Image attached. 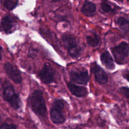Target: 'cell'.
I'll use <instances>...</instances> for the list:
<instances>
[{"label":"cell","instance_id":"obj_23","mask_svg":"<svg viewBox=\"0 0 129 129\" xmlns=\"http://www.w3.org/2000/svg\"><path fill=\"white\" fill-rule=\"evenodd\" d=\"M74 129H81V128H80V127H76Z\"/></svg>","mask_w":129,"mask_h":129},{"label":"cell","instance_id":"obj_15","mask_svg":"<svg viewBox=\"0 0 129 129\" xmlns=\"http://www.w3.org/2000/svg\"><path fill=\"white\" fill-rule=\"evenodd\" d=\"M86 40L88 45L90 46L96 47L100 42V38L97 34L93 33L86 37Z\"/></svg>","mask_w":129,"mask_h":129},{"label":"cell","instance_id":"obj_9","mask_svg":"<svg viewBox=\"0 0 129 129\" xmlns=\"http://www.w3.org/2000/svg\"><path fill=\"white\" fill-rule=\"evenodd\" d=\"M91 71L94 75L95 80L101 84H104L108 81V75L100 67L96 64H93Z\"/></svg>","mask_w":129,"mask_h":129},{"label":"cell","instance_id":"obj_24","mask_svg":"<svg viewBox=\"0 0 129 129\" xmlns=\"http://www.w3.org/2000/svg\"><path fill=\"white\" fill-rule=\"evenodd\" d=\"M54 2H58V1H59V0H53Z\"/></svg>","mask_w":129,"mask_h":129},{"label":"cell","instance_id":"obj_11","mask_svg":"<svg viewBox=\"0 0 129 129\" xmlns=\"http://www.w3.org/2000/svg\"><path fill=\"white\" fill-rule=\"evenodd\" d=\"M100 60L103 65H104L108 70H113L115 68L113 60L108 51H104L100 56Z\"/></svg>","mask_w":129,"mask_h":129},{"label":"cell","instance_id":"obj_13","mask_svg":"<svg viewBox=\"0 0 129 129\" xmlns=\"http://www.w3.org/2000/svg\"><path fill=\"white\" fill-rule=\"evenodd\" d=\"M96 10V6L93 3L86 1L81 8V12L84 15L88 17H91L94 15Z\"/></svg>","mask_w":129,"mask_h":129},{"label":"cell","instance_id":"obj_16","mask_svg":"<svg viewBox=\"0 0 129 129\" xmlns=\"http://www.w3.org/2000/svg\"><path fill=\"white\" fill-rule=\"evenodd\" d=\"M4 7L9 10H12L16 8L18 3V0H1Z\"/></svg>","mask_w":129,"mask_h":129},{"label":"cell","instance_id":"obj_18","mask_svg":"<svg viewBox=\"0 0 129 129\" xmlns=\"http://www.w3.org/2000/svg\"><path fill=\"white\" fill-rule=\"evenodd\" d=\"M0 129H17V126L13 123L5 122L1 125Z\"/></svg>","mask_w":129,"mask_h":129},{"label":"cell","instance_id":"obj_6","mask_svg":"<svg viewBox=\"0 0 129 129\" xmlns=\"http://www.w3.org/2000/svg\"><path fill=\"white\" fill-rule=\"evenodd\" d=\"M55 74L53 70L48 63H45L38 73V77L44 84H50L54 82Z\"/></svg>","mask_w":129,"mask_h":129},{"label":"cell","instance_id":"obj_26","mask_svg":"<svg viewBox=\"0 0 129 129\" xmlns=\"http://www.w3.org/2000/svg\"><path fill=\"white\" fill-rule=\"evenodd\" d=\"M127 1H128V2H129V0H127Z\"/></svg>","mask_w":129,"mask_h":129},{"label":"cell","instance_id":"obj_2","mask_svg":"<svg viewBox=\"0 0 129 129\" xmlns=\"http://www.w3.org/2000/svg\"><path fill=\"white\" fill-rule=\"evenodd\" d=\"M3 96L15 109H19L22 105V101L19 94L16 92L13 86L8 83L3 85Z\"/></svg>","mask_w":129,"mask_h":129},{"label":"cell","instance_id":"obj_21","mask_svg":"<svg viewBox=\"0 0 129 129\" xmlns=\"http://www.w3.org/2000/svg\"><path fill=\"white\" fill-rule=\"evenodd\" d=\"M2 51H3L2 48L1 47H0V60L2 59V56H3V55H2Z\"/></svg>","mask_w":129,"mask_h":129},{"label":"cell","instance_id":"obj_3","mask_svg":"<svg viewBox=\"0 0 129 129\" xmlns=\"http://www.w3.org/2000/svg\"><path fill=\"white\" fill-rule=\"evenodd\" d=\"M64 107V103L61 99H55L50 110L51 120L56 124H60L64 123L66 121L65 116L63 113Z\"/></svg>","mask_w":129,"mask_h":129},{"label":"cell","instance_id":"obj_7","mask_svg":"<svg viewBox=\"0 0 129 129\" xmlns=\"http://www.w3.org/2000/svg\"><path fill=\"white\" fill-rule=\"evenodd\" d=\"M4 69L8 77L15 83L19 84L22 81V76L19 70L12 63L8 62L5 64Z\"/></svg>","mask_w":129,"mask_h":129},{"label":"cell","instance_id":"obj_22","mask_svg":"<svg viewBox=\"0 0 129 129\" xmlns=\"http://www.w3.org/2000/svg\"><path fill=\"white\" fill-rule=\"evenodd\" d=\"M115 1H117V2H122L123 1V0H114Z\"/></svg>","mask_w":129,"mask_h":129},{"label":"cell","instance_id":"obj_1","mask_svg":"<svg viewBox=\"0 0 129 129\" xmlns=\"http://www.w3.org/2000/svg\"><path fill=\"white\" fill-rule=\"evenodd\" d=\"M28 101L31 109L38 116H47V107L42 91L35 90L30 95Z\"/></svg>","mask_w":129,"mask_h":129},{"label":"cell","instance_id":"obj_17","mask_svg":"<svg viewBox=\"0 0 129 129\" xmlns=\"http://www.w3.org/2000/svg\"><path fill=\"white\" fill-rule=\"evenodd\" d=\"M100 8L101 11L104 13H112L114 11V10L112 8L107 0H103L102 1Z\"/></svg>","mask_w":129,"mask_h":129},{"label":"cell","instance_id":"obj_19","mask_svg":"<svg viewBox=\"0 0 129 129\" xmlns=\"http://www.w3.org/2000/svg\"><path fill=\"white\" fill-rule=\"evenodd\" d=\"M120 91L125 97L129 99V88L122 87L120 88Z\"/></svg>","mask_w":129,"mask_h":129},{"label":"cell","instance_id":"obj_8","mask_svg":"<svg viewBox=\"0 0 129 129\" xmlns=\"http://www.w3.org/2000/svg\"><path fill=\"white\" fill-rule=\"evenodd\" d=\"M70 76L72 81L79 84L86 85L89 80V74L86 70L71 71Z\"/></svg>","mask_w":129,"mask_h":129},{"label":"cell","instance_id":"obj_25","mask_svg":"<svg viewBox=\"0 0 129 129\" xmlns=\"http://www.w3.org/2000/svg\"><path fill=\"white\" fill-rule=\"evenodd\" d=\"M1 114H0V119H1Z\"/></svg>","mask_w":129,"mask_h":129},{"label":"cell","instance_id":"obj_20","mask_svg":"<svg viewBox=\"0 0 129 129\" xmlns=\"http://www.w3.org/2000/svg\"><path fill=\"white\" fill-rule=\"evenodd\" d=\"M123 77L129 82V72H126L123 74Z\"/></svg>","mask_w":129,"mask_h":129},{"label":"cell","instance_id":"obj_12","mask_svg":"<svg viewBox=\"0 0 129 129\" xmlns=\"http://www.w3.org/2000/svg\"><path fill=\"white\" fill-rule=\"evenodd\" d=\"M14 20L10 16L4 17L2 20L1 28L6 33H10L14 25Z\"/></svg>","mask_w":129,"mask_h":129},{"label":"cell","instance_id":"obj_14","mask_svg":"<svg viewBox=\"0 0 129 129\" xmlns=\"http://www.w3.org/2000/svg\"><path fill=\"white\" fill-rule=\"evenodd\" d=\"M115 23L125 33L129 32V20L124 17H119L116 20Z\"/></svg>","mask_w":129,"mask_h":129},{"label":"cell","instance_id":"obj_4","mask_svg":"<svg viewBox=\"0 0 129 129\" xmlns=\"http://www.w3.org/2000/svg\"><path fill=\"white\" fill-rule=\"evenodd\" d=\"M61 38L64 46L69 54L73 58L78 57L81 53V48L79 45L75 37L72 35L64 34Z\"/></svg>","mask_w":129,"mask_h":129},{"label":"cell","instance_id":"obj_10","mask_svg":"<svg viewBox=\"0 0 129 129\" xmlns=\"http://www.w3.org/2000/svg\"><path fill=\"white\" fill-rule=\"evenodd\" d=\"M67 87L71 93L77 97H83L87 95L88 93L86 87L77 85L71 82L67 83Z\"/></svg>","mask_w":129,"mask_h":129},{"label":"cell","instance_id":"obj_5","mask_svg":"<svg viewBox=\"0 0 129 129\" xmlns=\"http://www.w3.org/2000/svg\"><path fill=\"white\" fill-rule=\"evenodd\" d=\"M115 60L118 64H122L129 53V44L125 42H122L117 46L111 48Z\"/></svg>","mask_w":129,"mask_h":129}]
</instances>
